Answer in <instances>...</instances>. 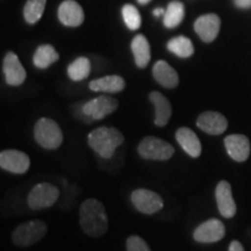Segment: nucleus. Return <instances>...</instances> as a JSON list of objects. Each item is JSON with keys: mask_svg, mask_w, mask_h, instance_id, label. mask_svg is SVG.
<instances>
[{"mask_svg": "<svg viewBox=\"0 0 251 251\" xmlns=\"http://www.w3.org/2000/svg\"><path fill=\"white\" fill-rule=\"evenodd\" d=\"M48 227L42 220H33L19 225L12 234V241L17 247L27 248L33 246L46 236Z\"/></svg>", "mask_w": 251, "mask_h": 251, "instance_id": "obj_4", "label": "nucleus"}, {"mask_svg": "<svg viewBox=\"0 0 251 251\" xmlns=\"http://www.w3.org/2000/svg\"><path fill=\"white\" fill-rule=\"evenodd\" d=\"M131 202L137 211L143 214L151 215L161 211L164 206L163 198L158 193L147 188H137L131 193Z\"/></svg>", "mask_w": 251, "mask_h": 251, "instance_id": "obj_7", "label": "nucleus"}, {"mask_svg": "<svg viewBox=\"0 0 251 251\" xmlns=\"http://www.w3.org/2000/svg\"><path fill=\"white\" fill-rule=\"evenodd\" d=\"M235 4L240 8L251 7V0H235Z\"/></svg>", "mask_w": 251, "mask_h": 251, "instance_id": "obj_31", "label": "nucleus"}, {"mask_svg": "<svg viewBox=\"0 0 251 251\" xmlns=\"http://www.w3.org/2000/svg\"><path fill=\"white\" fill-rule=\"evenodd\" d=\"M137 1L140 2V4H142V5H144V4H148V2L150 1V0H137Z\"/></svg>", "mask_w": 251, "mask_h": 251, "instance_id": "obj_33", "label": "nucleus"}, {"mask_svg": "<svg viewBox=\"0 0 251 251\" xmlns=\"http://www.w3.org/2000/svg\"><path fill=\"white\" fill-rule=\"evenodd\" d=\"M168 49L180 58H187L193 55L194 47L186 36H177L168 42Z\"/></svg>", "mask_w": 251, "mask_h": 251, "instance_id": "obj_23", "label": "nucleus"}, {"mask_svg": "<svg viewBox=\"0 0 251 251\" xmlns=\"http://www.w3.org/2000/svg\"><path fill=\"white\" fill-rule=\"evenodd\" d=\"M58 58L59 55L55 50L54 47L50 45H42L36 49L33 57V62L36 68L47 69L50 67L52 63L57 62Z\"/></svg>", "mask_w": 251, "mask_h": 251, "instance_id": "obj_22", "label": "nucleus"}, {"mask_svg": "<svg viewBox=\"0 0 251 251\" xmlns=\"http://www.w3.org/2000/svg\"><path fill=\"white\" fill-rule=\"evenodd\" d=\"M46 2L47 0H28L24 8L25 20L30 25L37 23L45 12Z\"/></svg>", "mask_w": 251, "mask_h": 251, "instance_id": "obj_26", "label": "nucleus"}, {"mask_svg": "<svg viewBox=\"0 0 251 251\" xmlns=\"http://www.w3.org/2000/svg\"><path fill=\"white\" fill-rule=\"evenodd\" d=\"M225 234V225L218 219H211L198 226L193 233V238L199 243H215L222 240Z\"/></svg>", "mask_w": 251, "mask_h": 251, "instance_id": "obj_10", "label": "nucleus"}, {"mask_svg": "<svg viewBox=\"0 0 251 251\" xmlns=\"http://www.w3.org/2000/svg\"><path fill=\"white\" fill-rule=\"evenodd\" d=\"M176 140L187 155L193 158H198L201 155V143L199 137L192 129L186 127H181L176 131Z\"/></svg>", "mask_w": 251, "mask_h": 251, "instance_id": "obj_17", "label": "nucleus"}, {"mask_svg": "<svg viewBox=\"0 0 251 251\" xmlns=\"http://www.w3.org/2000/svg\"><path fill=\"white\" fill-rule=\"evenodd\" d=\"M91 72V63L89 58L78 57L68 67V76L74 81H79L89 77Z\"/></svg>", "mask_w": 251, "mask_h": 251, "instance_id": "obj_24", "label": "nucleus"}, {"mask_svg": "<svg viewBox=\"0 0 251 251\" xmlns=\"http://www.w3.org/2000/svg\"><path fill=\"white\" fill-rule=\"evenodd\" d=\"M0 166L2 170L12 174H26L30 166V159L27 153L20 150L8 149L0 152Z\"/></svg>", "mask_w": 251, "mask_h": 251, "instance_id": "obj_9", "label": "nucleus"}, {"mask_svg": "<svg viewBox=\"0 0 251 251\" xmlns=\"http://www.w3.org/2000/svg\"><path fill=\"white\" fill-rule=\"evenodd\" d=\"M79 225L91 237H101L108 229V216L99 200L89 198L80 205Z\"/></svg>", "mask_w": 251, "mask_h": 251, "instance_id": "obj_1", "label": "nucleus"}, {"mask_svg": "<svg viewBox=\"0 0 251 251\" xmlns=\"http://www.w3.org/2000/svg\"><path fill=\"white\" fill-rule=\"evenodd\" d=\"M58 18L68 27H78L84 21V11L75 0H64L58 8Z\"/></svg>", "mask_w": 251, "mask_h": 251, "instance_id": "obj_16", "label": "nucleus"}, {"mask_svg": "<svg viewBox=\"0 0 251 251\" xmlns=\"http://www.w3.org/2000/svg\"><path fill=\"white\" fill-rule=\"evenodd\" d=\"M131 51H133L134 59L136 65L141 69L146 68L150 62V46L148 40L146 39V36L136 35L134 37L133 42H131Z\"/></svg>", "mask_w": 251, "mask_h": 251, "instance_id": "obj_21", "label": "nucleus"}, {"mask_svg": "<svg viewBox=\"0 0 251 251\" xmlns=\"http://www.w3.org/2000/svg\"><path fill=\"white\" fill-rule=\"evenodd\" d=\"M221 20L216 14H206L198 18L194 23V30L203 42H213L219 35Z\"/></svg>", "mask_w": 251, "mask_h": 251, "instance_id": "obj_14", "label": "nucleus"}, {"mask_svg": "<svg viewBox=\"0 0 251 251\" xmlns=\"http://www.w3.org/2000/svg\"><path fill=\"white\" fill-rule=\"evenodd\" d=\"M216 203L220 214L226 219H230L236 214V203L231 193V186L228 181L221 180L215 190Z\"/></svg>", "mask_w": 251, "mask_h": 251, "instance_id": "obj_13", "label": "nucleus"}, {"mask_svg": "<svg viewBox=\"0 0 251 251\" xmlns=\"http://www.w3.org/2000/svg\"><path fill=\"white\" fill-rule=\"evenodd\" d=\"M184 19V5L179 1H172L169 4L164 14V26L175 28L179 26Z\"/></svg>", "mask_w": 251, "mask_h": 251, "instance_id": "obj_25", "label": "nucleus"}, {"mask_svg": "<svg viewBox=\"0 0 251 251\" xmlns=\"http://www.w3.org/2000/svg\"><path fill=\"white\" fill-rule=\"evenodd\" d=\"M228 251H244V248L242 244H241V242H238V241H231Z\"/></svg>", "mask_w": 251, "mask_h": 251, "instance_id": "obj_30", "label": "nucleus"}, {"mask_svg": "<svg viewBox=\"0 0 251 251\" xmlns=\"http://www.w3.org/2000/svg\"><path fill=\"white\" fill-rule=\"evenodd\" d=\"M197 126L207 134L220 135L228 128V121L221 113L207 111L201 113L197 119Z\"/></svg>", "mask_w": 251, "mask_h": 251, "instance_id": "obj_12", "label": "nucleus"}, {"mask_svg": "<svg viewBox=\"0 0 251 251\" xmlns=\"http://www.w3.org/2000/svg\"><path fill=\"white\" fill-rule=\"evenodd\" d=\"M72 113H74V117L77 119V120H79L81 122H84V124H91L93 120L91 119L90 117H87V115L84 113L83 111V103L79 105V103H76L75 106H72Z\"/></svg>", "mask_w": 251, "mask_h": 251, "instance_id": "obj_29", "label": "nucleus"}, {"mask_svg": "<svg viewBox=\"0 0 251 251\" xmlns=\"http://www.w3.org/2000/svg\"><path fill=\"white\" fill-rule=\"evenodd\" d=\"M126 248H127V251H151L148 243L137 235H131L127 238Z\"/></svg>", "mask_w": 251, "mask_h": 251, "instance_id": "obj_28", "label": "nucleus"}, {"mask_svg": "<svg viewBox=\"0 0 251 251\" xmlns=\"http://www.w3.org/2000/svg\"><path fill=\"white\" fill-rule=\"evenodd\" d=\"M4 70L6 83L11 86H20L26 80V70L19 61L17 54L8 51L4 58Z\"/></svg>", "mask_w": 251, "mask_h": 251, "instance_id": "obj_11", "label": "nucleus"}, {"mask_svg": "<svg viewBox=\"0 0 251 251\" xmlns=\"http://www.w3.org/2000/svg\"><path fill=\"white\" fill-rule=\"evenodd\" d=\"M34 137L39 146L48 150L61 147L63 133L57 122L49 118H41L34 127Z\"/></svg>", "mask_w": 251, "mask_h": 251, "instance_id": "obj_3", "label": "nucleus"}, {"mask_svg": "<svg viewBox=\"0 0 251 251\" xmlns=\"http://www.w3.org/2000/svg\"><path fill=\"white\" fill-rule=\"evenodd\" d=\"M122 15H124L125 24L131 30L139 29L141 26V15L137 8L133 5H125L122 8Z\"/></svg>", "mask_w": 251, "mask_h": 251, "instance_id": "obj_27", "label": "nucleus"}, {"mask_svg": "<svg viewBox=\"0 0 251 251\" xmlns=\"http://www.w3.org/2000/svg\"><path fill=\"white\" fill-rule=\"evenodd\" d=\"M149 99L155 107V125L157 127H165L172 115L170 101L157 91H153L149 94Z\"/></svg>", "mask_w": 251, "mask_h": 251, "instance_id": "obj_19", "label": "nucleus"}, {"mask_svg": "<svg viewBox=\"0 0 251 251\" xmlns=\"http://www.w3.org/2000/svg\"><path fill=\"white\" fill-rule=\"evenodd\" d=\"M59 198V190L57 186L49 183L37 184L31 188L28 194V206L34 211H40L51 207Z\"/></svg>", "mask_w": 251, "mask_h": 251, "instance_id": "obj_6", "label": "nucleus"}, {"mask_svg": "<svg viewBox=\"0 0 251 251\" xmlns=\"http://www.w3.org/2000/svg\"><path fill=\"white\" fill-rule=\"evenodd\" d=\"M89 86L94 92L118 93L125 89L126 83L122 77L118 75H112V76H105L92 80Z\"/></svg>", "mask_w": 251, "mask_h": 251, "instance_id": "obj_20", "label": "nucleus"}, {"mask_svg": "<svg viewBox=\"0 0 251 251\" xmlns=\"http://www.w3.org/2000/svg\"><path fill=\"white\" fill-rule=\"evenodd\" d=\"M119 107V101L109 96H100L83 103V111L92 120H101Z\"/></svg>", "mask_w": 251, "mask_h": 251, "instance_id": "obj_8", "label": "nucleus"}, {"mask_svg": "<svg viewBox=\"0 0 251 251\" xmlns=\"http://www.w3.org/2000/svg\"><path fill=\"white\" fill-rule=\"evenodd\" d=\"M137 151L148 161H168L175 155V148L165 140L156 136H147L141 141Z\"/></svg>", "mask_w": 251, "mask_h": 251, "instance_id": "obj_5", "label": "nucleus"}, {"mask_svg": "<svg viewBox=\"0 0 251 251\" xmlns=\"http://www.w3.org/2000/svg\"><path fill=\"white\" fill-rule=\"evenodd\" d=\"M152 75L156 81L166 89H175L179 84L177 71L165 61H157L153 65Z\"/></svg>", "mask_w": 251, "mask_h": 251, "instance_id": "obj_18", "label": "nucleus"}, {"mask_svg": "<svg viewBox=\"0 0 251 251\" xmlns=\"http://www.w3.org/2000/svg\"><path fill=\"white\" fill-rule=\"evenodd\" d=\"M124 142V134L113 127H99L91 131L87 136L89 146L103 159L112 158L115 150Z\"/></svg>", "mask_w": 251, "mask_h": 251, "instance_id": "obj_2", "label": "nucleus"}, {"mask_svg": "<svg viewBox=\"0 0 251 251\" xmlns=\"http://www.w3.org/2000/svg\"><path fill=\"white\" fill-rule=\"evenodd\" d=\"M228 155L236 162H244L250 156V141L246 135L233 134L225 139Z\"/></svg>", "mask_w": 251, "mask_h": 251, "instance_id": "obj_15", "label": "nucleus"}, {"mask_svg": "<svg viewBox=\"0 0 251 251\" xmlns=\"http://www.w3.org/2000/svg\"><path fill=\"white\" fill-rule=\"evenodd\" d=\"M153 14H155L156 17H159V15L164 14V11H163L162 8H157V9H155V11H153Z\"/></svg>", "mask_w": 251, "mask_h": 251, "instance_id": "obj_32", "label": "nucleus"}]
</instances>
